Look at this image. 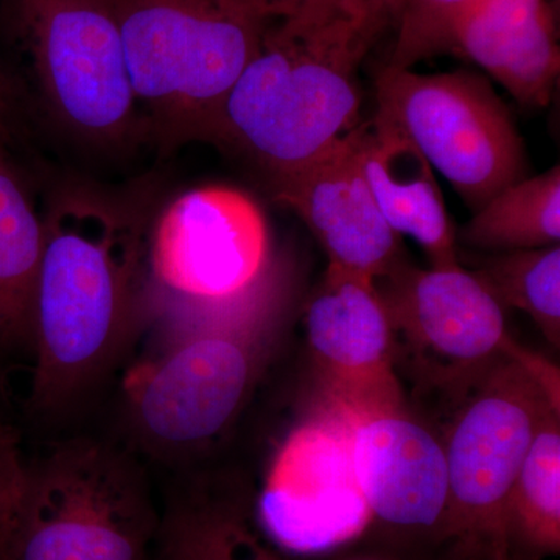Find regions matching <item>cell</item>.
Masks as SVG:
<instances>
[{"label": "cell", "instance_id": "1", "mask_svg": "<svg viewBox=\"0 0 560 560\" xmlns=\"http://www.w3.org/2000/svg\"><path fill=\"white\" fill-rule=\"evenodd\" d=\"M293 261L280 254L253 282L217 300L175 296L147 283L160 334L125 381L132 423L164 453L201 447L226 429L278 348L296 304Z\"/></svg>", "mask_w": 560, "mask_h": 560}, {"label": "cell", "instance_id": "2", "mask_svg": "<svg viewBox=\"0 0 560 560\" xmlns=\"http://www.w3.org/2000/svg\"><path fill=\"white\" fill-rule=\"evenodd\" d=\"M43 224L32 400L54 408L90 385L127 337L145 300L149 228L139 210L90 189L62 191Z\"/></svg>", "mask_w": 560, "mask_h": 560}, {"label": "cell", "instance_id": "3", "mask_svg": "<svg viewBox=\"0 0 560 560\" xmlns=\"http://www.w3.org/2000/svg\"><path fill=\"white\" fill-rule=\"evenodd\" d=\"M371 44L348 14L272 22L221 110L215 145L275 176L298 171L360 125Z\"/></svg>", "mask_w": 560, "mask_h": 560}, {"label": "cell", "instance_id": "4", "mask_svg": "<svg viewBox=\"0 0 560 560\" xmlns=\"http://www.w3.org/2000/svg\"><path fill=\"white\" fill-rule=\"evenodd\" d=\"M138 106L162 154L215 143L221 110L272 24L253 0H110Z\"/></svg>", "mask_w": 560, "mask_h": 560}, {"label": "cell", "instance_id": "5", "mask_svg": "<svg viewBox=\"0 0 560 560\" xmlns=\"http://www.w3.org/2000/svg\"><path fill=\"white\" fill-rule=\"evenodd\" d=\"M158 525L135 460L103 442H66L27 469L0 560H150Z\"/></svg>", "mask_w": 560, "mask_h": 560}, {"label": "cell", "instance_id": "6", "mask_svg": "<svg viewBox=\"0 0 560 560\" xmlns=\"http://www.w3.org/2000/svg\"><path fill=\"white\" fill-rule=\"evenodd\" d=\"M560 408L559 371L512 342L459 410L444 444L448 504L442 536L492 560L510 558L504 508L537 423Z\"/></svg>", "mask_w": 560, "mask_h": 560}, {"label": "cell", "instance_id": "7", "mask_svg": "<svg viewBox=\"0 0 560 560\" xmlns=\"http://www.w3.org/2000/svg\"><path fill=\"white\" fill-rule=\"evenodd\" d=\"M5 7L51 119L94 145L136 136L142 121L110 0H5Z\"/></svg>", "mask_w": 560, "mask_h": 560}, {"label": "cell", "instance_id": "8", "mask_svg": "<svg viewBox=\"0 0 560 560\" xmlns=\"http://www.w3.org/2000/svg\"><path fill=\"white\" fill-rule=\"evenodd\" d=\"M377 103L471 212L525 178L521 135L485 77L466 70L422 75L386 66L377 77Z\"/></svg>", "mask_w": 560, "mask_h": 560}, {"label": "cell", "instance_id": "9", "mask_svg": "<svg viewBox=\"0 0 560 560\" xmlns=\"http://www.w3.org/2000/svg\"><path fill=\"white\" fill-rule=\"evenodd\" d=\"M374 282L388 312L396 360L405 357L427 385L463 400L506 355L512 338L504 308L460 264L422 270L400 260Z\"/></svg>", "mask_w": 560, "mask_h": 560}, {"label": "cell", "instance_id": "10", "mask_svg": "<svg viewBox=\"0 0 560 560\" xmlns=\"http://www.w3.org/2000/svg\"><path fill=\"white\" fill-rule=\"evenodd\" d=\"M353 427L345 416L318 408L280 445L257 521L282 547L326 550L357 536L370 521L353 466Z\"/></svg>", "mask_w": 560, "mask_h": 560}, {"label": "cell", "instance_id": "11", "mask_svg": "<svg viewBox=\"0 0 560 560\" xmlns=\"http://www.w3.org/2000/svg\"><path fill=\"white\" fill-rule=\"evenodd\" d=\"M270 257L267 220L257 202L230 187H201L168 202L150 228L149 285L217 300L248 287Z\"/></svg>", "mask_w": 560, "mask_h": 560}, {"label": "cell", "instance_id": "12", "mask_svg": "<svg viewBox=\"0 0 560 560\" xmlns=\"http://www.w3.org/2000/svg\"><path fill=\"white\" fill-rule=\"evenodd\" d=\"M320 410L359 422L404 410L393 329L374 280L329 265L305 311Z\"/></svg>", "mask_w": 560, "mask_h": 560}, {"label": "cell", "instance_id": "13", "mask_svg": "<svg viewBox=\"0 0 560 560\" xmlns=\"http://www.w3.org/2000/svg\"><path fill=\"white\" fill-rule=\"evenodd\" d=\"M355 130L271 184L276 200L304 221L329 265L377 280L404 260L401 237L383 219L364 179Z\"/></svg>", "mask_w": 560, "mask_h": 560}, {"label": "cell", "instance_id": "14", "mask_svg": "<svg viewBox=\"0 0 560 560\" xmlns=\"http://www.w3.org/2000/svg\"><path fill=\"white\" fill-rule=\"evenodd\" d=\"M353 466L371 517L400 528L444 526L448 474L444 444L404 410L359 420Z\"/></svg>", "mask_w": 560, "mask_h": 560}, {"label": "cell", "instance_id": "15", "mask_svg": "<svg viewBox=\"0 0 560 560\" xmlns=\"http://www.w3.org/2000/svg\"><path fill=\"white\" fill-rule=\"evenodd\" d=\"M364 179L383 219L419 243L431 267L459 264L456 231L433 167L410 138L382 113L357 127Z\"/></svg>", "mask_w": 560, "mask_h": 560}, {"label": "cell", "instance_id": "16", "mask_svg": "<svg viewBox=\"0 0 560 560\" xmlns=\"http://www.w3.org/2000/svg\"><path fill=\"white\" fill-rule=\"evenodd\" d=\"M453 51L485 69L515 101L551 102L560 49L550 0H481L459 21Z\"/></svg>", "mask_w": 560, "mask_h": 560}, {"label": "cell", "instance_id": "17", "mask_svg": "<svg viewBox=\"0 0 560 560\" xmlns=\"http://www.w3.org/2000/svg\"><path fill=\"white\" fill-rule=\"evenodd\" d=\"M242 500L209 486L173 493L160 512L154 560H282Z\"/></svg>", "mask_w": 560, "mask_h": 560}, {"label": "cell", "instance_id": "18", "mask_svg": "<svg viewBox=\"0 0 560 560\" xmlns=\"http://www.w3.org/2000/svg\"><path fill=\"white\" fill-rule=\"evenodd\" d=\"M0 140V341L32 337L33 296L43 250V217Z\"/></svg>", "mask_w": 560, "mask_h": 560}, {"label": "cell", "instance_id": "19", "mask_svg": "<svg viewBox=\"0 0 560 560\" xmlns=\"http://www.w3.org/2000/svg\"><path fill=\"white\" fill-rule=\"evenodd\" d=\"M559 241V165L501 190L456 235L463 248L480 254L547 248Z\"/></svg>", "mask_w": 560, "mask_h": 560}, {"label": "cell", "instance_id": "20", "mask_svg": "<svg viewBox=\"0 0 560 560\" xmlns=\"http://www.w3.org/2000/svg\"><path fill=\"white\" fill-rule=\"evenodd\" d=\"M510 555L522 548L537 558L560 551V408L548 407L537 423L504 508Z\"/></svg>", "mask_w": 560, "mask_h": 560}, {"label": "cell", "instance_id": "21", "mask_svg": "<svg viewBox=\"0 0 560 560\" xmlns=\"http://www.w3.org/2000/svg\"><path fill=\"white\" fill-rule=\"evenodd\" d=\"M471 272L503 308H518L560 348V246L466 256Z\"/></svg>", "mask_w": 560, "mask_h": 560}, {"label": "cell", "instance_id": "22", "mask_svg": "<svg viewBox=\"0 0 560 560\" xmlns=\"http://www.w3.org/2000/svg\"><path fill=\"white\" fill-rule=\"evenodd\" d=\"M481 0H404L397 36L386 66L411 69L419 62L453 51L459 21Z\"/></svg>", "mask_w": 560, "mask_h": 560}, {"label": "cell", "instance_id": "23", "mask_svg": "<svg viewBox=\"0 0 560 560\" xmlns=\"http://www.w3.org/2000/svg\"><path fill=\"white\" fill-rule=\"evenodd\" d=\"M27 478V467L22 464L16 447L0 425V544L9 530Z\"/></svg>", "mask_w": 560, "mask_h": 560}, {"label": "cell", "instance_id": "24", "mask_svg": "<svg viewBox=\"0 0 560 560\" xmlns=\"http://www.w3.org/2000/svg\"><path fill=\"white\" fill-rule=\"evenodd\" d=\"M341 3L372 47L383 33L397 27L404 0H341Z\"/></svg>", "mask_w": 560, "mask_h": 560}, {"label": "cell", "instance_id": "25", "mask_svg": "<svg viewBox=\"0 0 560 560\" xmlns=\"http://www.w3.org/2000/svg\"><path fill=\"white\" fill-rule=\"evenodd\" d=\"M272 22L283 20H319L345 13L341 0H253Z\"/></svg>", "mask_w": 560, "mask_h": 560}, {"label": "cell", "instance_id": "26", "mask_svg": "<svg viewBox=\"0 0 560 560\" xmlns=\"http://www.w3.org/2000/svg\"><path fill=\"white\" fill-rule=\"evenodd\" d=\"M18 128V94L13 81L0 66V140L11 145Z\"/></svg>", "mask_w": 560, "mask_h": 560}, {"label": "cell", "instance_id": "27", "mask_svg": "<svg viewBox=\"0 0 560 560\" xmlns=\"http://www.w3.org/2000/svg\"><path fill=\"white\" fill-rule=\"evenodd\" d=\"M506 560H528V559H517L515 556H510Z\"/></svg>", "mask_w": 560, "mask_h": 560}]
</instances>
